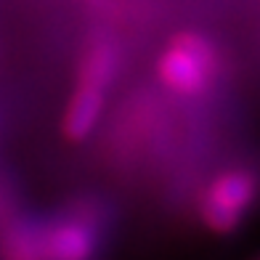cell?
Listing matches in <instances>:
<instances>
[{"mask_svg":"<svg viewBox=\"0 0 260 260\" xmlns=\"http://www.w3.org/2000/svg\"><path fill=\"white\" fill-rule=\"evenodd\" d=\"M114 72H117V51L112 45H96L85 61V69H82V82L106 88L114 80Z\"/></svg>","mask_w":260,"mask_h":260,"instance_id":"obj_5","label":"cell"},{"mask_svg":"<svg viewBox=\"0 0 260 260\" xmlns=\"http://www.w3.org/2000/svg\"><path fill=\"white\" fill-rule=\"evenodd\" d=\"M40 239H43L40 255L58 257V260L88 257L93 252V244H96L93 231L88 226H82V223H61V226L51 229L48 234H43Z\"/></svg>","mask_w":260,"mask_h":260,"instance_id":"obj_4","label":"cell"},{"mask_svg":"<svg viewBox=\"0 0 260 260\" xmlns=\"http://www.w3.org/2000/svg\"><path fill=\"white\" fill-rule=\"evenodd\" d=\"M257 194V181L247 170H229L210 183L202 199V218L212 231H234L244 212L252 207Z\"/></svg>","mask_w":260,"mask_h":260,"instance_id":"obj_1","label":"cell"},{"mask_svg":"<svg viewBox=\"0 0 260 260\" xmlns=\"http://www.w3.org/2000/svg\"><path fill=\"white\" fill-rule=\"evenodd\" d=\"M101 114H104V88L80 82V88L72 96V101H69V109L64 114L67 138L85 141L93 130H96Z\"/></svg>","mask_w":260,"mask_h":260,"instance_id":"obj_3","label":"cell"},{"mask_svg":"<svg viewBox=\"0 0 260 260\" xmlns=\"http://www.w3.org/2000/svg\"><path fill=\"white\" fill-rule=\"evenodd\" d=\"M215 56L212 48L197 35H181L170 43V48L159 58V80L170 90L199 93L212 75Z\"/></svg>","mask_w":260,"mask_h":260,"instance_id":"obj_2","label":"cell"}]
</instances>
